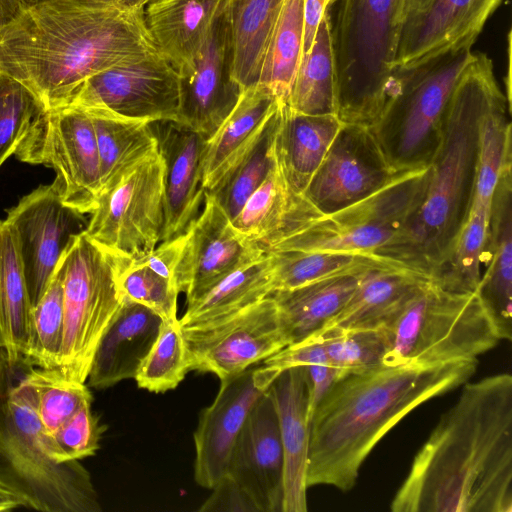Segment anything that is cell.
I'll use <instances>...</instances> for the list:
<instances>
[{
    "label": "cell",
    "instance_id": "cell-1",
    "mask_svg": "<svg viewBox=\"0 0 512 512\" xmlns=\"http://www.w3.org/2000/svg\"><path fill=\"white\" fill-rule=\"evenodd\" d=\"M394 512H512V376L465 383L416 454Z\"/></svg>",
    "mask_w": 512,
    "mask_h": 512
},
{
    "label": "cell",
    "instance_id": "cell-2",
    "mask_svg": "<svg viewBox=\"0 0 512 512\" xmlns=\"http://www.w3.org/2000/svg\"><path fill=\"white\" fill-rule=\"evenodd\" d=\"M156 53L144 9L121 0H39L0 30V72L46 109L66 105L91 76Z\"/></svg>",
    "mask_w": 512,
    "mask_h": 512
},
{
    "label": "cell",
    "instance_id": "cell-3",
    "mask_svg": "<svg viewBox=\"0 0 512 512\" xmlns=\"http://www.w3.org/2000/svg\"><path fill=\"white\" fill-rule=\"evenodd\" d=\"M478 359L381 365L342 375L310 421L307 487L351 490L378 442L416 407L465 384Z\"/></svg>",
    "mask_w": 512,
    "mask_h": 512
},
{
    "label": "cell",
    "instance_id": "cell-4",
    "mask_svg": "<svg viewBox=\"0 0 512 512\" xmlns=\"http://www.w3.org/2000/svg\"><path fill=\"white\" fill-rule=\"evenodd\" d=\"M500 88L492 60L474 52L450 98L422 201L378 255L431 280L469 214L481 120Z\"/></svg>",
    "mask_w": 512,
    "mask_h": 512
},
{
    "label": "cell",
    "instance_id": "cell-5",
    "mask_svg": "<svg viewBox=\"0 0 512 512\" xmlns=\"http://www.w3.org/2000/svg\"><path fill=\"white\" fill-rule=\"evenodd\" d=\"M10 367L0 389V480L42 512H99L98 494L78 460L58 462L36 410L35 394L23 374Z\"/></svg>",
    "mask_w": 512,
    "mask_h": 512
},
{
    "label": "cell",
    "instance_id": "cell-6",
    "mask_svg": "<svg viewBox=\"0 0 512 512\" xmlns=\"http://www.w3.org/2000/svg\"><path fill=\"white\" fill-rule=\"evenodd\" d=\"M400 23L398 0H338L332 27L336 116L371 127L394 77Z\"/></svg>",
    "mask_w": 512,
    "mask_h": 512
},
{
    "label": "cell",
    "instance_id": "cell-7",
    "mask_svg": "<svg viewBox=\"0 0 512 512\" xmlns=\"http://www.w3.org/2000/svg\"><path fill=\"white\" fill-rule=\"evenodd\" d=\"M381 328L386 366L474 360L501 341L476 291L451 292L431 280L419 284Z\"/></svg>",
    "mask_w": 512,
    "mask_h": 512
},
{
    "label": "cell",
    "instance_id": "cell-8",
    "mask_svg": "<svg viewBox=\"0 0 512 512\" xmlns=\"http://www.w3.org/2000/svg\"><path fill=\"white\" fill-rule=\"evenodd\" d=\"M473 55L472 46H463L395 69L387 101L370 127L395 172L429 166L441 141L450 98Z\"/></svg>",
    "mask_w": 512,
    "mask_h": 512
},
{
    "label": "cell",
    "instance_id": "cell-9",
    "mask_svg": "<svg viewBox=\"0 0 512 512\" xmlns=\"http://www.w3.org/2000/svg\"><path fill=\"white\" fill-rule=\"evenodd\" d=\"M129 259L77 235L63 253V336L55 369L69 380L87 381L96 349L122 306L119 276Z\"/></svg>",
    "mask_w": 512,
    "mask_h": 512
},
{
    "label": "cell",
    "instance_id": "cell-10",
    "mask_svg": "<svg viewBox=\"0 0 512 512\" xmlns=\"http://www.w3.org/2000/svg\"><path fill=\"white\" fill-rule=\"evenodd\" d=\"M428 173V167L400 173L368 197L321 215L268 251L377 254L394 239L421 203Z\"/></svg>",
    "mask_w": 512,
    "mask_h": 512
},
{
    "label": "cell",
    "instance_id": "cell-11",
    "mask_svg": "<svg viewBox=\"0 0 512 512\" xmlns=\"http://www.w3.org/2000/svg\"><path fill=\"white\" fill-rule=\"evenodd\" d=\"M85 233L129 260L151 253L164 226V162L159 149L125 170L100 192Z\"/></svg>",
    "mask_w": 512,
    "mask_h": 512
},
{
    "label": "cell",
    "instance_id": "cell-12",
    "mask_svg": "<svg viewBox=\"0 0 512 512\" xmlns=\"http://www.w3.org/2000/svg\"><path fill=\"white\" fill-rule=\"evenodd\" d=\"M15 155L20 161L53 168V183L66 205L83 214L94 210L101 192L100 162L92 119L84 109H46Z\"/></svg>",
    "mask_w": 512,
    "mask_h": 512
},
{
    "label": "cell",
    "instance_id": "cell-13",
    "mask_svg": "<svg viewBox=\"0 0 512 512\" xmlns=\"http://www.w3.org/2000/svg\"><path fill=\"white\" fill-rule=\"evenodd\" d=\"M66 105L150 123H181L180 76L160 53L152 54L91 76Z\"/></svg>",
    "mask_w": 512,
    "mask_h": 512
},
{
    "label": "cell",
    "instance_id": "cell-14",
    "mask_svg": "<svg viewBox=\"0 0 512 512\" xmlns=\"http://www.w3.org/2000/svg\"><path fill=\"white\" fill-rule=\"evenodd\" d=\"M190 370L220 380L239 374L289 345L270 296L215 327L182 330Z\"/></svg>",
    "mask_w": 512,
    "mask_h": 512
},
{
    "label": "cell",
    "instance_id": "cell-15",
    "mask_svg": "<svg viewBox=\"0 0 512 512\" xmlns=\"http://www.w3.org/2000/svg\"><path fill=\"white\" fill-rule=\"evenodd\" d=\"M178 237L180 250L174 283L178 292L185 294L187 302L266 254L258 243L233 226L208 191L200 213Z\"/></svg>",
    "mask_w": 512,
    "mask_h": 512
},
{
    "label": "cell",
    "instance_id": "cell-16",
    "mask_svg": "<svg viewBox=\"0 0 512 512\" xmlns=\"http://www.w3.org/2000/svg\"><path fill=\"white\" fill-rule=\"evenodd\" d=\"M19 239L32 305L45 293L71 241L86 230L83 213L66 205L56 186L41 185L7 211Z\"/></svg>",
    "mask_w": 512,
    "mask_h": 512
},
{
    "label": "cell",
    "instance_id": "cell-17",
    "mask_svg": "<svg viewBox=\"0 0 512 512\" xmlns=\"http://www.w3.org/2000/svg\"><path fill=\"white\" fill-rule=\"evenodd\" d=\"M398 174L370 127L342 124L304 195L322 215L329 214L368 197Z\"/></svg>",
    "mask_w": 512,
    "mask_h": 512
},
{
    "label": "cell",
    "instance_id": "cell-18",
    "mask_svg": "<svg viewBox=\"0 0 512 512\" xmlns=\"http://www.w3.org/2000/svg\"><path fill=\"white\" fill-rule=\"evenodd\" d=\"M281 371L263 364L220 380L213 402L202 410L194 432V479L212 489L226 475L236 439L251 410Z\"/></svg>",
    "mask_w": 512,
    "mask_h": 512
},
{
    "label": "cell",
    "instance_id": "cell-19",
    "mask_svg": "<svg viewBox=\"0 0 512 512\" xmlns=\"http://www.w3.org/2000/svg\"><path fill=\"white\" fill-rule=\"evenodd\" d=\"M229 0L217 13L192 68L180 76V115L207 140L235 106L242 91L232 77Z\"/></svg>",
    "mask_w": 512,
    "mask_h": 512
},
{
    "label": "cell",
    "instance_id": "cell-20",
    "mask_svg": "<svg viewBox=\"0 0 512 512\" xmlns=\"http://www.w3.org/2000/svg\"><path fill=\"white\" fill-rule=\"evenodd\" d=\"M226 474L248 494L260 512H282L284 455L269 388L255 403L241 429Z\"/></svg>",
    "mask_w": 512,
    "mask_h": 512
},
{
    "label": "cell",
    "instance_id": "cell-21",
    "mask_svg": "<svg viewBox=\"0 0 512 512\" xmlns=\"http://www.w3.org/2000/svg\"><path fill=\"white\" fill-rule=\"evenodd\" d=\"M503 0H432L400 25L394 67L409 68L439 54L473 46Z\"/></svg>",
    "mask_w": 512,
    "mask_h": 512
},
{
    "label": "cell",
    "instance_id": "cell-22",
    "mask_svg": "<svg viewBox=\"0 0 512 512\" xmlns=\"http://www.w3.org/2000/svg\"><path fill=\"white\" fill-rule=\"evenodd\" d=\"M164 162V226L161 242L181 235L200 213L206 190L201 160L205 139L173 121L151 122Z\"/></svg>",
    "mask_w": 512,
    "mask_h": 512
},
{
    "label": "cell",
    "instance_id": "cell-23",
    "mask_svg": "<svg viewBox=\"0 0 512 512\" xmlns=\"http://www.w3.org/2000/svg\"><path fill=\"white\" fill-rule=\"evenodd\" d=\"M280 104L261 83L242 89L231 112L205 141L201 179L206 191L213 190L254 149Z\"/></svg>",
    "mask_w": 512,
    "mask_h": 512
},
{
    "label": "cell",
    "instance_id": "cell-24",
    "mask_svg": "<svg viewBox=\"0 0 512 512\" xmlns=\"http://www.w3.org/2000/svg\"><path fill=\"white\" fill-rule=\"evenodd\" d=\"M477 295L500 340L512 337V164L502 171L492 197Z\"/></svg>",
    "mask_w": 512,
    "mask_h": 512
},
{
    "label": "cell",
    "instance_id": "cell-25",
    "mask_svg": "<svg viewBox=\"0 0 512 512\" xmlns=\"http://www.w3.org/2000/svg\"><path fill=\"white\" fill-rule=\"evenodd\" d=\"M269 391L277 412L284 455L282 512H306L310 416L305 368L282 370Z\"/></svg>",
    "mask_w": 512,
    "mask_h": 512
},
{
    "label": "cell",
    "instance_id": "cell-26",
    "mask_svg": "<svg viewBox=\"0 0 512 512\" xmlns=\"http://www.w3.org/2000/svg\"><path fill=\"white\" fill-rule=\"evenodd\" d=\"M321 215L288 181L275 138V156L269 173L232 220L233 226L267 252Z\"/></svg>",
    "mask_w": 512,
    "mask_h": 512
},
{
    "label": "cell",
    "instance_id": "cell-27",
    "mask_svg": "<svg viewBox=\"0 0 512 512\" xmlns=\"http://www.w3.org/2000/svg\"><path fill=\"white\" fill-rule=\"evenodd\" d=\"M161 323L162 319L152 310L124 297L94 354L87 378L89 386L106 389L135 378L159 334Z\"/></svg>",
    "mask_w": 512,
    "mask_h": 512
},
{
    "label": "cell",
    "instance_id": "cell-28",
    "mask_svg": "<svg viewBox=\"0 0 512 512\" xmlns=\"http://www.w3.org/2000/svg\"><path fill=\"white\" fill-rule=\"evenodd\" d=\"M225 0H153L144 7L146 27L158 52L188 72L201 52Z\"/></svg>",
    "mask_w": 512,
    "mask_h": 512
},
{
    "label": "cell",
    "instance_id": "cell-29",
    "mask_svg": "<svg viewBox=\"0 0 512 512\" xmlns=\"http://www.w3.org/2000/svg\"><path fill=\"white\" fill-rule=\"evenodd\" d=\"M366 271L338 274L271 292L289 345L316 334L332 320L353 295Z\"/></svg>",
    "mask_w": 512,
    "mask_h": 512
},
{
    "label": "cell",
    "instance_id": "cell-30",
    "mask_svg": "<svg viewBox=\"0 0 512 512\" xmlns=\"http://www.w3.org/2000/svg\"><path fill=\"white\" fill-rule=\"evenodd\" d=\"M335 114L312 115L280 107L276 145L292 187L304 194L342 126Z\"/></svg>",
    "mask_w": 512,
    "mask_h": 512
},
{
    "label": "cell",
    "instance_id": "cell-31",
    "mask_svg": "<svg viewBox=\"0 0 512 512\" xmlns=\"http://www.w3.org/2000/svg\"><path fill=\"white\" fill-rule=\"evenodd\" d=\"M32 307L18 235L4 219L0 221V342L10 367L24 361Z\"/></svg>",
    "mask_w": 512,
    "mask_h": 512
},
{
    "label": "cell",
    "instance_id": "cell-32",
    "mask_svg": "<svg viewBox=\"0 0 512 512\" xmlns=\"http://www.w3.org/2000/svg\"><path fill=\"white\" fill-rule=\"evenodd\" d=\"M425 280L430 279L405 268L367 270L343 309L320 331L381 328Z\"/></svg>",
    "mask_w": 512,
    "mask_h": 512
},
{
    "label": "cell",
    "instance_id": "cell-33",
    "mask_svg": "<svg viewBox=\"0 0 512 512\" xmlns=\"http://www.w3.org/2000/svg\"><path fill=\"white\" fill-rule=\"evenodd\" d=\"M267 256L244 266L198 298L187 302L179 319L182 330L215 327L260 302L272 292Z\"/></svg>",
    "mask_w": 512,
    "mask_h": 512
},
{
    "label": "cell",
    "instance_id": "cell-34",
    "mask_svg": "<svg viewBox=\"0 0 512 512\" xmlns=\"http://www.w3.org/2000/svg\"><path fill=\"white\" fill-rule=\"evenodd\" d=\"M266 256L270 268L272 292L293 289L348 272L379 268H404L399 263L378 254L273 250L266 252Z\"/></svg>",
    "mask_w": 512,
    "mask_h": 512
},
{
    "label": "cell",
    "instance_id": "cell-35",
    "mask_svg": "<svg viewBox=\"0 0 512 512\" xmlns=\"http://www.w3.org/2000/svg\"><path fill=\"white\" fill-rule=\"evenodd\" d=\"M284 0H229L232 77L244 89L258 82L266 45Z\"/></svg>",
    "mask_w": 512,
    "mask_h": 512
},
{
    "label": "cell",
    "instance_id": "cell-36",
    "mask_svg": "<svg viewBox=\"0 0 512 512\" xmlns=\"http://www.w3.org/2000/svg\"><path fill=\"white\" fill-rule=\"evenodd\" d=\"M84 110L90 115L95 131L101 191L125 170L158 149L150 122L123 118L103 110Z\"/></svg>",
    "mask_w": 512,
    "mask_h": 512
},
{
    "label": "cell",
    "instance_id": "cell-37",
    "mask_svg": "<svg viewBox=\"0 0 512 512\" xmlns=\"http://www.w3.org/2000/svg\"><path fill=\"white\" fill-rule=\"evenodd\" d=\"M330 11L322 18L310 47L300 62L287 106L294 111L336 115V77Z\"/></svg>",
    "mask_w": 512,
    "mask_h": 512
},
{
    "label": "cell",
    "instance_id": "cell-38",
    "mask_svg": "<svg viewBox=\"0 0 512 512\" xmlns=\"http://www.w3.org/2000/svg\"><path fill=\"white\" fill-rule=\"evenodd\" d=\"M304 0H284L269 36L258 83L286 104L303 56Z\"/></svg>",
    "mask_w": 512,
    "mask_h": 512
},
{
    "label": "cell",
    "instance_id": "cell-39",
    "mask_svg": "<svg viewBox=\"0 0 512 512\" xmlns=\"http://www.w3.org/2000/svg\"><path fill=\"white\" fill-rule=\"evenodd\" d=\"M510 101L500 88L483 114L478 144L476 178L471 204L491 207L504 168L512 164Z\"/></svg>",
    "mask_w": 512,
    "mask_h": 512
},
{
    "label": "cell",
    "instance_id": "cell-40",
    "mask_svg": "<svg viewBox=\"0 0 512 512\" xmlns=\"http://www.w3.org/2000/svg\"><path fill=\"white\" fill-rule=\"evenodd\" d=\"M490 208L471 204L467 219L450 252L431 277L433 283L457 293L477 290L482 274Z\"/></svg>",
    "mask_w": 512,
    "mask_h": 512
},
{
    "label": "cell",
    "instance_id": "cell-41",
    "mask_svg": "<svg viewBox=\"0 0 512 512\" xmlns=\"http://www.w3.org/2000/svg\"><path fill=\"white\" fill-rule=\"evenodd\" d=\"M23 374L35 394L37 414L48 434L93 401L85 383L69 380L55 368H39L24 362Z\"/></svg>",
    "mask_w": 512,
    "mask_h": 512
},
{
    "label": "cell",
    "instance_id": "cell-42",
    "mask_svg": "<svg viewBox=\"0 0 512 512\" xmlns=\"http://www.w3.org/2000/svg\"><path fill=\"white\" fill-rule=\"evenodd\" d=\"M63 321V280L62 270L58 264L45 293L32 307L25 363L46 369L57 367Z\"/></svg>",
    "mask_w": 512,
    "mask_h": 512
},
{
    "label": "cell",
    "instance_id": "cell-43",
    "mask_svg": "<svg viewBox=\"0 0 512 512\" xmlns=\"http://www.w3.org/2000/svg\"><path fill=\"white\" fill-rule=\"evenodd\" d=\"M281 103L262 139L254 149L210 192L231 219L264 181L273 164Z\"/></svg>",
    "mask_w": 512,
    "mask_h": 512
},
{
    "label": "cell",
    "instance_id": "cell-44",
    "mask_svg": "<svg viewBox=\"0 0 512 512\" xmlns=\"http://www.w3.org/2000/svg\"><path fill=\"white\" fill-rule=\"evenodd\" d=\"M188 371L189 360L179 319L162 321L159 334L134 378L138 387L164 393L175 389Z\"/></svg>",
    "mask_w": 512,
    "mask_h": 512
},
{
    "label": "cell",
    "instance_id": "cell-45",
    "mask_svg": "<svg viewBox=\"0 0 512 512\" xmlns=\"http://www.w3.org/2000/svg\"><path fill=\"white\" fill-rule=\"evenodd\" d=\"M321 338L329 364L345 373H361L383 365L387 342L382 328L323 330Z\"/></svg>",
    "mask_w": 512,
    "mask_h": 512
},
{
    "label": "cell",
    "instance_id": "cell-46",
    "mask_svg": "<svg viewBox=\"0 0 512 512\" xmlns=\"http://www.w3.org/2000/svg\"><path fill=\"white\" fill-rule=\"evenodd\" d=\"M46 110L25 85L0 72V167Z\"/></svg>",
    "mask_w": 512,
    "mask_h": 512
},
{
    "label": "cell",
    "instance_id": "cell-47",
    "mask_svg": "<svg viewBox=\"0 0 512 512\" xmlns=\"http://www.w3.org/2000/svg\"><path fill=\"white\" fill-rule=\"evenodd\" d=\"M119 284L124 297L146 306L162 321L178 319L177 288L148 266L129 260L120 273Z\"/></svg>",
    "mask_w": 512,
    "mask_h": 512
},
{
    "label": "cell",
    "instance_id": "cell-48",
    "mask_svg": "<svg viewBox=\"0 0 512 512\" xmlns=\"http://www.w3.org/2000/svg\"><path fill=\"white\" fill-rule=\"evenodd\" d=\"M92 403L84 404L74 415L50 435L58 462L81 460L93 456L99 449L106 426L92 412Z\"/></svg>",
    "mask_w": 512,
    "mask_h": 512
},
{
    "label": "cell",
    "instance_id": "cell-49",
    "mask_svg": "<svg viewBox=\"0 0 512 512\" xmlns=\"http://www.w3.org/2000/svg\"><path fill=\"white\" fill-rule=\"evenodd\" d=\"M263 364L279 371L314 364H329L322 340L317 335L281 349L263 360Z\"/></svg>",
    "mask_w": 512,
    "mask_h": 512
},
{
    "label": "cell",
    "instance_id": "cell-50",
    "mask_svg": "<svg viewBox=\"0 0 512 512\" xmlns=\"http://www.w3.org/2000/svg\"><path fill=\"white\" fill-rule=\"evenodd\" d=\"M212 490L199 511L260 512L248 494L227 474Z\"/></svg>",
    "mask_w": 512,
    "mask_h": 512
},
{
    "label": "cell",
    "instance_id": "cell-51",
    "mask_svg": "<svg viewBox=\"0 0 512 512\" xmlns=\"http://www.w3.org/2000/svg\"><path fill=\"white\" fill-rule=\"evenodd\" d=\"M303 367L305 368L308 384L309 416L311 421V416L317 405L334 383L346 373L327 364H314Z\"/></svg>",
    "mask_w": 512,
    "mask_h": 512
},
{
    "label": "cell",
    "instance_id": "cell-52",
    "mask_svg": "<svg viewBox=\"0 0 512 512\" xmlns=\"http://www.w3.org/2000/svg\"><path fill=\"white\" fill-rule=\"evenodd\" d=\"M336 0H304V45L303 56L313 43L316 30ZM302 56V57H303Z\"/></svg>",
    "mask_w": 512,
    "mask_h": 512
},
{
    "label": "cell",
    "instance_id": "cell-53",
    "mask_svg": "<svg viewBox=\"0 0 512 512\" xmlns=\"http://www.w3.org/2000/svg\"><path fill=\"white\" fill-rule=\"evenodd\" d=\"M28 4L25 0H0V30L14 21Z\"/></svg>",
    "mask_w": 512,
    "mask_h": 512
},
{
    "label": "cell",
    "instance_id": "cell-54",
    "mask_svg": "<svg viewBox=\"0 0 512 512\" xmlns=\"http://www.w3.org/2000/svg\"><path fill=\"white\" fill-rule=\"evenodd\" d=\"M432 0H398V21L401 22L422 10H424Z\"/></svg>",
    "mask_w": 512,
    "mask_h": 512
},
{
    "label": "cell",
    "instance_id": "cell-55",
    "mask_svg": "<svg viewBox=\"0 0 512 512\" xmlns=\"http://www.w3.org/2000/svg\"><path fill=\"white\" fill-rule=\"evenodd\" d=\"M24 507L21 498L0 480V512Z\"/></svg>",
    "mask_w": 512,
    "mask_h": 512
},
{
    "label": "cell",
    "instance_id": "cell-56",
    "mask_svg": "<svg viewBox=\"0 0 512 512\" xmlns=\"http://www.w3.org/2000/svg\"><path fill=\"white\" fill-rule=\"evenodd\" d=\"M10 370L6 351L0 342V389Z\"/></svg>",
    "mask_w": 512,
    "mask_h": 512
},
{
    "label": "cell",
    "instance_id": "cell-57",
    "mask_svg": "<svg viewBox=\"0 0 512 512\" xmlns=\"http://www.w3.org/2000/svg\"><path fill=\"white\" fill-rule=\"evenodd\" d=\"M122 2H124L125 4L131 6V7H135V8H138V9H144V7L151 1L153 0H121Z\"/></svg>",
    "mask_w": 512,
    "mask_h": 512
},
{
    "label": "cell",
    "instance_id": "cell-58",
    "mask_svg": "<svg viewBox=\"0 0 512 512\" xmlns=\"http://www.w3.org/2000/svg\"><path fill=\"white\" fill-rule=\"evenodd\" d=\"M26 2L28 3H33V2H36V1H39V0H25Z\"/></svg>",
    "mask_w": 512,
    "mask_h": 512
}]
</instances>
